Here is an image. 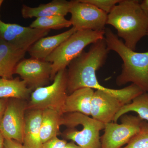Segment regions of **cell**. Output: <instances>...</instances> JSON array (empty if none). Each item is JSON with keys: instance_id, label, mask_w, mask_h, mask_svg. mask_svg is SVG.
<instances>
[{"instance_id": "6da1fadb", "label": "cell", "mask_w": 148, "mask_h": 148, "mask_svg": "<svg viewBox=\"0 0 148 148\" xmlns=\"http://www.w3.org/2000/svg\"><path fill=\"white\" fill-rule=\"evenodd\" d=\"M109 52L105 39L99 40L91 45L87 51H83L69 64L67 70L69 95L79 88H89L108 92L127 104L145 92L133 84L121 89H114L104 87L99 83L96 71L105 64Z\"/></svg>"}, {"instance_id": "7a4b0ae2", "label": "cell", "mask_w": 148, "mask_h": 148, "mask_svg": "<svg viewBox=\"0 0 148 148\" xmlns=\"http://www.w3.org/2000/svg\"><path fill=\"white\" fill-rule=\"evenodd\" d=\"M138 0H121L108 14L107 24L116 29L125 45L136 50L138 42L147 35L148 17Z\"/></svg>"}, {"instance_id": "3957f363", "label": "cell", "mask_w": 148, "mask_h": 148, "mask_svg": "<svg viewBox=\"0 0 148 148\" xmlns=\"http://www.w3.org/2000/svg\"><path fill=\"white\" fill-rule=\"evenodd\" d=\"M104 39L109 50L116 52L123 61L121 73L116 80L117 85L131 82L148 92V51L132 50L109 28L105 29Z\"/></svg>"}, {"instance_id": "277c9868", "label": "cell", "mask_w": 148, "mask_h": 148, "mask_svg": "<svg viewBox=\"0 0 148 148\" xmlns=\"http://www.w3.org/2000/svg\"><path fill=\"white\" fill-rule=\"evenodd\" d=\"M104 38L105 31L82 30L75 32L45 60L52 65L51 81H53L59 71L66 69L83 52L85 48Z\"/></svg>"}, {"instance_id": "5b68a950", "label": "cell", "mask_w": 148, "mask_h": 148, "mask_svg": "<svg viewBox=\"0 0 148 148\" xmlns=\"http://www.w3.org/2000/svg\"><path fill=\"white\" fill-rule=\"evenodd\" d=\"M61 125L67 127L63 135L82 148H101L100 132L105 125L90 116L79 113L65 114Z\"/></svg>"}, {"instance_id": "8992f818", "label": "cell", "mask_w": 148, "mask_h": 148, "mask_svg": "<svg viewBox=\"0 0 148 148\" xmlns=\"http://www.w3.org/2000/svg\"><path fill=\"white\" fill-rule=\"evenodd\" d=\"M67 80V69L59 71L52 84L38 88L32 92L27 110L49 109L64 115L65 102L69 95Z\"/></svg>"}, {"instance_id": "52a82bcc", "label": "cell", "mask_w": 148, "mask_h": 148, "mask_svg": "<svg viewBox=\"0 0 148 148\" xmlns=\"http://www.w3.org/2000/svg\"><path fill=\"white\" fill-rule=\"evenodd\" d=\"M121 123H109L105 124L104 134L101 137V148H121L140 130L143 120L140 117L125 114Z\"/></svg>"}, {"instance_id": "ba28073f", "label": "cell", "mask_w": 148, "mask_h": 148, "mask_svg": "<svg viewBox=\"0 0 148 148\" xmlns=\"http://www.w3.org/2000/svg\"><path fill=\"white\" fill-rule=\"evenodd\" d=\"M69 13L72 26L77 31H104L106 29L108 14L82 0L73 1Z\"/></svg>"}, {"instance_id": "9c48e42d", "label": "cell", "mask_w": 148, "mask_h": 148, "mask_svg": "<svg viewBox=\"0 0 148 148\" xmlns=\"http://www.w3.org/2000/svg\"><path fill=\"white\" fill-rule=\"evenodd\" d=\"M27 104L25 100L8 99L0 123V132L5 139L23 143Z\"/></svg>"}, {"instance_id": "30bf717a", "label": "cell", "mask_w": 148, "mask_h": 148, "mask_svg": "<svg viewBox=\"0 0 148 148\" xmlns=\"http://www.w3.org/2000/svg\"><path fill=\"white\" fill-rule=\"evenodd\" d=\"M49 32L50 30L5 23L0 19V39L27 52L33 45L46 36Z\"/></svg>"}, {"instance_id": "8fae6325", "label": "cell", "mask_w": 148, "mask_h": 148, "mask_svg": "<svg viewBox=\"0 0 148 148\" xmlns=\"http://www.w3.org/2000/svg\"><path fill=\"white\" fill-rule=\"evenodd\" d=\"M51 71V63L32 58L21 60L15 67L14 74L19 75L28 87L35 90L47 84Z\"/></svg>"}, {"instance_id": "7c38bea8", "label": "cell", "mask_w": 148, "mask_h": 148, "mask_svg": "<svg viewBox=\"0 0 148 148\" xmlns=\"http://www.w3.org/2000/svg\"><path fill=\"white\" fill-rule=\"evenodd\" d=\"M125 105L126 103L114 95L96 90L91 101L90 116L93 119L107 124L114 121L116 114Z\"/></svg>"}, {"instance_id": "4fadbf2b", "label": "cell", "mask_w": 148, "mask_h": 148, "mask_svg": "<svg viewBox=\"0 0 148 148\" xmlns=\"http://www.w3.org/2000/svg\"><path fill=\"white\" fill-rule=\"evenodd\" d=\"M73 1L54 0L41 4L37 7H31L23 5L21 10V15L25 18L46 17L51 16H65L69 13Z\"/></svg>"}, {"instance_id": "5bb4252c", "label": "cell", "mask_w": 148, "mask_h": 148, "mask_svg": "<svg viewBox=\"0 0 148 148\" xmlns=\"http://www.w3.org/2000/svg\"><path fill=\"white\" fill-rule=\"evenodd\" d=\"M27 51L0 39V77L12 79L15 67L23 59Z\"/></svg>"}, {"instance_id": "9a60e30c", "label": "cell", "mask_w": 148, "mask_h": 148, "mask_svg": "<svg viewBox=\"0 0 148 148\" xmlns=\"http://www.w3.org/2000/svg\"><path fill=\"white\" fill-rule=\"evenodd\" d=\"M76 31L72 27L68 31L58 35L43 37L33 45L28 50V52L32 58L45 60Z\"/></svg>"}, {"instance_id": "2e32d148", "label": "cell", "mask_w": 148, "mask_h": 148, "mask_svg": "<svg viewBox=\"0 0 148 148\" xmlns=\"http://www.w3.org/2000/svg\"><path fill=\"white\" fill-rule=\"evenodd\" d=\"M25 115L22 145L25 148H41L40 126L42 111L28 110Z\"/></svg>"}, {"instance_id": "e0dca14e", "label": "cell", "mask_w": 148, "mask_h": 148, "mask_svg": "<svg viewBox=\"0 0 148 148\" xmlns=\"http://www.w3.org/2000/svg\"><path fill=\"white\" fill-rule=\"evenodd\" d=\"M94 89L83 88L68 95L65 102L64 114L79 113L90 116L91 101Z\"/></svg>"}, {"instance_id": "ac0fdd59", "label": "cell", "mask_w": 148, "mask_h": 148, "mask_svg": "<svg viewBox=\"0 0 148 148\" xmlns=\"http://www.w3.org/2000/svg\"><path fill=\"white\" fill-rule=\"evenodd\" d=\"M63 115L53 110L46 109L42 110L40 132L42 144L60 135Z\"/></svg>"}, {"instance_id": "d6986e66", "label": "cell", "mask_w": 148, "mask_h": 148, "mask_svg": "<svg viewBox=\"0 0 148 148\" xmlns=\"http://www.w3.org/2000/svg\"><path fill=\"white\" fill-rule=\"evenodd\" d=\"M32 89L23 80L0 78V98L26 100L32 93Z\"/></svg>"}, {"instance_id": "ffe728a7", "label": "cell", "mask_w": 148, "mask_h": 148, "mask_svg": "<svg viewBox=\"0 0 148 148\" xmlns=\"http://www.w3.org/2000/svg\"><path fill=\"white\" fill-rule=\"evenodd\" d=\"M130 112H135L140 118L148 122V92H144L125 105L116 114L114 122H117L122 116Z\"/></svg>"}, {"instance_id": "44dd1931", "label": "cell", "mask_w": 148, "mask_h": 148, "mask_svg": "<svg viewBox=\"0 0 148 148\" xmlns=\"http://www.w3.org/2000/svg\"><path fill=\"white\" fill-rule=\"evenodd\" d=\"M71 26V21L66 19L65 16H51L36 18L31 24L30 27L34 29L50 30H59Z\"/></svg>"}, {"instance_id": "7402d4cb", "label": "cell", "mask_w": 148, "mask_h": 148, "mask_svg": "<svg viewBox=\"0 0 148 148\" xmlns=\"http://www.w3.org/2000/svg\"><path fill=\"white\" fill-rule=\"evenodd\" d=\"M121 148H148V122L143 120L139 132Z\"/></svg>"}, {"instance_id": "603a6c76", "label": "cell", "mask_w": 148, "mask_h": 148, "mask_svg": "<svg viewBox=\"0 0 148 148\" xmlns=\"http://www.w3.org/2000/svg\"><path fill=\"white\" fill-rule=\"evenodd\" d=\"M84 2L95 6L97 8L108 14L121 0H82Z\"/></svg>"}, {"instance_id": "cb8c5ba5", "label": "cell", "mask_w": 148, "mask_h": 148, "mask_svg": "<svg viewBox=\"0 0 148 148\" xmlns=\"http://www.w3.org/2000/svg\"><path fill=\"white\" fill-rule=\"evenodd\" d=\"M67 143L66 140L56 137L43 144L41 148H63Z\"/></svg>"}, {"instance_id": "d4e9b609", "label": "cell", "mask_w": 148, "mask_h": 148, "mask_svg": "<svg viewBox=\"0 0 148 148\" xmlns=\"http://www.w3.org/2000/svg\"><path fill=\"white\" fill-rule=\"evenodd\" d=\"M4 148H25L21 143L15 140L5 139Z\"/></svg>"}, {"instance_id": "484cf974", "label": "cell", "mask_w": 148, "mask_h": 148, "mask_svg": "<svg viewBox=\"0 0 148 148\" xmlns=\"http://www.w3.org/2000/svg\"><path fill=\"white\" fill-rule=\"evenodd\" d=\"M8 99H1L0 98V123L2 119L4 113L7 103Z\"/></svg>"}, {"instance_id": "4316f807", "label": "cell", "mask_w": 148, "mask_h": 148, "mask_svg": "<svg viewBox=\"0 0 148 148\" xmlns=\"http://www.w3.org/2000/svg\"><path fill=\"white\" fill-rule=\"evenodd\" d=\"M140 6L143 12L148 17V0L140 1Z\"/></svg>"}, {"instance_id": "83f0119b", "label": "cell", "mask_w": 148, "mask_h": 148, "mask_svg": "<svg viewBox=\"0 0 148 148\" xmlns=\"http://www.w3.org/2000/svg\"><path fill=\"white\" fill-rule=\"evenodd\" d=\"M63 148H82L77 145L75 143H74L73 141L67 143L66 145L64 146Z\"/></svg>"}, {"instance_id": "f1b7e54d", "label": "cell", "mask_w": 148, "mask_h": 148, "mask_svg": "<svg viewBox=\"0 0 148 148\" xmlns=\"http://www.w3.org/2000/svg\"><path fill=\"white\" fill-rule=\"evenodd\" d=\"M5 138L0 132V148H4Z\"/></svg>"}, {"instance_id": "f546056e", "label": "cell", "mask_w": 148, "mask_h": 148, "mask_svg": "<svg viewBox=\"0 0 148 148\" xmlns=\"http://www.w3.org/2000/svg\"><path fill=\"white\" fill-rule=\"evenodd\" d=\"M3 1V0H0V9H1V6L2 4Z\"/></svg>"}, {"instance_id": "4dcf8cb0", "label": "cell", "mask_w": 148, "mask_h": 148, "mask_svg": "<svg viewBox=\"0 0 148 148\" xmlns=\"http://www.w3.org/2000/svg\"><path fill=\"white\" fill-rule=\"evenodd\" d=\"M147 36H148V31H147Z\"/></svg>"}]
</instances>
